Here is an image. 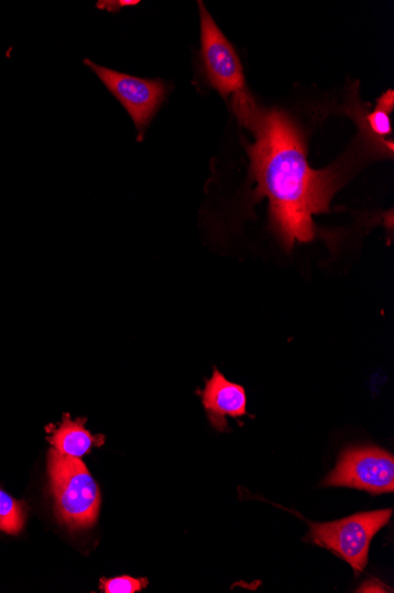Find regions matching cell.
Here are the masks:
<instances>
[{"mask_svg":"<svg viewBox=\"0 0 394 593\" xmlns=\"http://www.w3.org/2000/svg\"><path fill=\"white\" fill-rule=\"evenodd\" d=\"M393 509H381L343 518L332 522H309L305 541L333 552L350 564L358 576L369 563L372 539L384 528Z\"/></svg>","mask_w":394,"mask_h":593,"instance_id":"cell-3","label":"cell"},{"mask_svg":"<svg viewBox=\"0 0 394 593\" xmlns=\"http://www.w3.org/2000/svg\"><path fill=\"white\" fill-rule=\"evenodd\" d=\"M150 581L146 579H133L130 575L114 576V579H102L100 589L105 593H136L144 590Z\"/></svg>","mask_w":394,"mask_h":593,"instance_id":"cell-10","label":"cell"},{"mask_svg":"<svg viewBox=\"0 0 394 593\" xmlns=\"http://www.w3.org/2000/svg\"><path fill=\"white\" fill-rule=\"evenodd\" d=\"M201 397L210 425L219 432L231 431L228 419L248 416V393L239 384L229 381L215 367L206 388L197 392Z\"/></svg>","mask_w":394,"mask_h":593,"instance_id":"cell-7","label":"cell"},{"mask_svg":"<svg viewBox=\"0 0 394 593\" xmlns=\"http://www.w3.org/2000/svg\"><path fill=\"white\" fill-rule=\"evenodd\" d=\"M233 109L240 123L255 136L248 148L255 196L270 202L272 229L286 250L295 242L314 240L315 215L330 212L340 187L333 169L309 166L303 134L286 114L261 109L249 91L234 96Z\"/></svg>","mask_w":394,"mask_h":593,"instance_id":"cell-1","label":"cell"},{"mask_svg":"<svg viewBox=\"0 0 394 593\" xmlns=\"http://www.w3.org/2000/svg\"><path fill=\"white\" fill-rule=\"evenodd\" d=\"M48 476L58 520L72 530L94 526L101 506V493L80 459L48 452Z\"/></svg>","mask_w":394,"mask_h":593,"instance_id":"cell-2","label":"cell"},{"mask_svg":"<svg viewBox=\"0 0 394 593\" xmlns=\"http://www.w3.org/2000/svg\"><path fill=\"white\" fill-rule=\"evenodd\" d=\"M370 130L380 137H387L392 134V126L390 120V114L385 109L377 107L368 117Z\"/></svg>","mask_w":394,"mask_h":593,"instance_id":"cell-11","label":"cell"},{"mask_svg":"<svg viewBox=\"0 0 394 593\" xmlns=\"http://www.w3.org/2000/svg\"><path fill=\"white\" fill-rule=\"evenodd\" d=\"M140 4L139 0H120V2H98L97 8L108 10L110 12H117L124 7H133Z\"/></svg>","mask_w":394,"mask_h":593,"instance_id":"cell-12","label":"cell"},{"mask_svg":"<svg viewBox=\"0 0 394 593\" xmlns=\"http://www.w3.org/2000/svg\"><path fill=\"white\" fill-rule=\"evenodd\" d=\"M201 18V58L208 83L222 98L248 91L241 61L223 32L211 19L203 2H199Z\"/></svg>","mask_w":394,"mask_h":593,"instance_id":"cell-5","label":"cell"},{"mask_svg":"<svg viewBox=\"0 0 394 593\" xmlns=\"http://www.w3.org/2000/svg\"><path fill=\"white\" fill-rule=\"evenodd\" d=\"M25 524V505L0 489V531L19 535Z\"/></svg>","mask_w":394,"mask_h":593,"instance_id":"cell-9","label":"cell"},{"mask_svg":"<svg viewBox=\"0 0 394 593\" xmlns=\"http://www.w3.org/2000/svg\"><path fill=\"white\" fill-rule=\"evenodd\" d=\"M87 419L72 420L69 413L63 414L62 423L46 427L51 442L57 453L64 456L80 459L89 454L91 448L102 446L106 436L92 435L86 428Z\"/></svg>","mask_w":394,"mask_h":593,"instance_id":"cell-8","label":"cell"},{"mask_svg":"<svg viewBox=\"0 0 394 593\" xmlns=\"http://www.w3.org/2000/svg\"><path fill=\"white\" fill-rule=\"evenodd\" d=\"M85 64L100 77L103 85L117 98L133 119L140 140L167 95V86L161 79L140 78L106 67L90 60Z\"/></svg>","mask_w":394,"mask_h":593,"instance_id":"cell-6","label":"cell"},{"mask_svg":"<svg viewBox=\"0 0 394 593\" xmlns=\"http://www.w3.org/2000/svg\"><path fill=\"white\" fill-rule=\"evenodd\" d=\"M377 107H381V108L385 109L386 111H388V114H391V111L393 110V107H394V93H393V90L386 91L383 96H381L380 99H377Z\"/></svg>","mask_w":394,"mask_h":593,"instance_id":"cell-13","label":"cell"},{"mask_svg":"<svg viewBox=\"0 0 394 593\" xmlns=\"http://www.w3.org/2000/svg\"><path fill=\"white\" fill-rule=\"evenodd\" d=\"M321 486L354 488L371 495L393 493L394 457L374 445L344 449Z\"/></svg>","mask_w":394,"mask_h":593,"instance_id":"cell-4","label":"cell"}]
</instances>
